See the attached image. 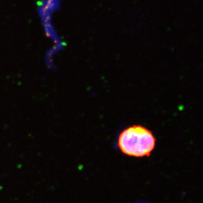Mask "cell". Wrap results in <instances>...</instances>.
Here are the masks:
<instances>
[{
  "instance_id": "obj_1",
  "label": "cell",
  "mask_w": 203,
  "mask_h": 203,
  "mask_svg": "<svg viewBox=\"0 0 203 203\" xmlns=\"http://www.w3.org/2000/svg\"><path fill=\"white\" fill-rule=\"evenodd\" d=\"M117 144L120 151L126 155L148 157L155 147L156 138L152 131L146 127L135 125L120 133Z\"/></svg>"
}]
</instances>
